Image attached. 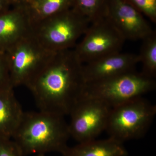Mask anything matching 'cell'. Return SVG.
Here are the masks:
<instances>
[{"label": "cell", "instance_id": "cell-1", "mask_svg": "<svg viewBox=\"0 0 156 156\" xmlns=\"http://www.w3.org/2000/svg\"><path fill=\"white\" fill-rule=\"evenodd\" d=\"M83 66L74 49L55 53L27 87L39 110L69 115L86 85Z\"/></svg>", "mask_w": 156, "mask_h": 156}, {"label": "cell", "instance_id": "cell-2", "mask_svg": "<svg viewBox=\"0 0 156 156\" xmlns=\"http://www.w3.org/2000/svg\"><path fill=\"white\" fill-rule=\"evenodd\" d=\"M70 137L64 117L41 111L24 112L12 139L22 156L62 153Z\"/></svg>", "mask_w": 156, "mask_h": 156}, {"label": "cell", "instance_id": "cell-3", "mask_svg": "<svg viewBox=\"0 0 156 156\" xmlns=\"http://www.w3.org/2000/svg\"><path fill=\"white\" fill-rule=\"evenodd\" d=\"M90 24L87 17L72 8L35 23L33 32L45 48L57 52L73 49Z\"/></svg>", "mask_w": 156, "mask_h": 156}, {"label": "cell", "instance_id": "cell-4", "mask_svg": "<svg viewBox=\"0 0 156 156\" xmlns=\"http://www.w3.org/2000/svg\"><path fill=\"white\" fill-rule=\"evenodd\" d=\"M56 52L45 48L32 31L5 53L13 88L28 87Z\"/></svg>", "mask_w": 156, "mask_h": 156}, {"label": "cell", "instance_id": "cell-5", "mask_svg": "<svg viewBox=\"0 0 156 156\" xmlns=\"http://www.w3.org/2000/svg\"><path fill=\"white\" fill-rule=\"evenodd\" d=\"M156 114V106L142 97L112 108L106 131L109 137L123 143L140 139L147 132Z\"/></svg>", "mask_w": 156, "mask_h": 156}, {"label": "cell", "instance_id": "cell-6", "mask_svg": "<svg viewBox=\"0 0 156 156\" xmlns=\"http://www.w3.org/2000/svg\"><path fill=\"white\" fill-rule=\"evenodd\" d=\"M156 87L155 79L146 77L134 71L105 80L86 84L80 98L101 101L112 108L142 97Z\"/></svg>", "mask_w": 156, "mask_h": 156}, {"label": "cell", "instance_id": "cell-7", "mask_svg": "<svg viewBox=\"0 0 156 156\" xmlns=\"http://www.w3.org/2000/svg\"><path fill=\"white\" fill-rule=\"evenodd\" d=\"M126 39L104 15L91 22L81 41L73 48L83 64L121 52Z\"/></svg>", "mask_w": 156, "mask_h": 156}, {"label": "cell", "instance_id": "cell-8", "mask_svg": "<svg viewBox=\"0 0 156 156\" xmlns=\"http://www.w3.org/2000/svg\"><path fill=\"white\" fill-rule=\"evenodd\" d=\"M111 108L101 101L79 98L69 115L70 136L79 143L96 139L106 130Z\"/></svg>", "mask_w": 156, "mask_h": 156}, {"label": "cell", "instance_id": "cell-9", "mask_svg": "<svg viewBox=\"0 0 156 156\" xmlns=\"http://www.w3.org/2000/svg\"><path fill=\"white\" fill-rule=\"evenodd\" d=\"M104 15L126 40H142L154 31L143 14L125 0H106Z\"/></svg>", "mask_w": 156, "mask_h": 156}, {"label": "cell", "instance_id": "cell-10", "mask_svg": "<svg viewBox=\"0 0 156 156\" xmlns=\"http://www.w3.org/2000/svg\"><path fill=\"white\" fill-rule=\"evenodd\" d=\"M139 62L137 54L120 52L83 64L86 84L100 82L135 71Z\"/></svg>", "mask_w": 156, "mask_h": 156}, {"label": "cell", "instance_id": "cell-11", "mask_svg": "<svg viewBox=\"0 0 156 156\" xmlns=\"http://www.w3.org/2000/svg\"><path fill=\"white\" fill-rule=\"evenodd\" d=\"M26 8H12L0 14V52L5 53L33 30Z\"/></svg>", "mask_w": 156, "mask_h": 156}, {"label": "cell", "instance_id": "cell-12", "mask_svg": "<svg viewBox=\"0 0 156 156\" xmlns=\"http://www.w3.org/2000/svg\"><path fill=\"white\" fill-rule=\"evenodd\" d=\"M24 112L13 88L0 90V138L12 139Z\"/></svg>", "mask_w": 156, "mask_h": 156}, {"label": "cell", "instance_id": "cell-13", "mask_svg": "<svg viewBox=\"0 0 156 156\" xmlns=\"http://www.w3.org/2000/svg\"><path fill=\"white\" fill-rule=\"evenodd\" d=\"M61 154L62 156H127L128 153L123 143L109 137L68 146Z\"/></svg>", "mask_w": 156, "mask_h": 156}, {"label": "cell", "instance_id": "cell-14", "mask_svg": "<svg viewBox=\"0 0 156 156\" xmlns=\"http://www.w3.org/2000/svg\"><path fill=\"white\" fill-rule=\"evenodd\" d=\"M73 5V0H30L26 9L34 25Z\"/></svg>", "mask_w": 156, "mask_h": 156}, {"label": "cell", "instance_id": "cell-15", "mask_svg": "<svg viewBox=\"0 0 156 156\" xmlns=\"http://www.w3.org/2000/svg\"><path fill=\"white\" fill-rule=\"evenodd\" d=\"M139 56V62L142 64L140 73L150 79L156 77V32H153L141 40Z\"/></svg>", "mask_w": 156, "mask_h": 156}, {"label": "cell", "instance_id": "cell-16", "mask_svg": "<svg viewBox=\"0 0 156 156\" xmlns=\"http://www.w3.org/2000/svg\"><path fill=\"white\" fill-rule=\"evenodd\" d=\"M106 0H73V8L87 17L90 23L103 17Z\"/></svg>", "mask_w": 156, "mask_h": 156}, {"label": "cell", "instance_id": "cell-17", "mask_svg": "<svg viewBox=\"0 0 156 156\" xmlns=\"http://www.w3.org/2000/svg\"><path fill=\"white\" fill-rule=\"evenodd\" d=\"M154 23H156V0H125Z\"/></svg>", "mask_w": 156, "mask_h": 156}, {"label": "cell", "instance_id": "cell-18", "mask_svg": "<svg viewBox=\"0 0 156 156\" xmlns=\"http://www.w3.org/2000/svg\"><path fill=\"white\" fill-rule=\"evenodd\" d=\"M12 88L5 53L0 52V90ZM14 89V88H13Z\"/></svg>", "mask_w": 156, "mask_h": 156}, {"label": "cell", "instance_id": "cell-19", "mask_svg": "<svg viewBox=\"0 0 156 156\" xmlns=\"http://www.w3.org/2000/svg\"><path fill=\"white\" fill-rule=\"evenodd\" d=\"M0 156H22L14 140L0 138Z\"/></svg>", "mask_w": 156, "mask_h": 156}, {"label": "cell", "instance_id": "cell-20", "mask_svg": "<svg viewBox=\"0 0 156 156\" xmlns=\"http://www.w3.org/2000/svg\"><path fill=\"white\" fill-rule=\"evenodd\" d=\"M12 8H27L30 0H8Z\"/></svg>", "mask_w": 156, "mask_h": 156}, {"label": "cell", "instance_id": "cell-21", "mask_svg": "<svg viewBox=\"0 0 156 156\" xmlns=\"http://www.w3.org/2000/svg\"><path fill=\"white\" fill-rule=\"evenodd\" d=\"M11 7L8 0H0V14L8 11Z\"/></svg>", "mask_w": 156, "mask_h": 156}, {"label": "cell", "instance_id": "cell-22", "mask_svg": "<svg viewBox=\"0 0 156 156\" xmlns=\"http://www.w3.org/2000/svg\"><path fill=\"white\" fill-rule=\"evenodd\" d=\"M45 154H40L35 155L34 156H45Z\"/></svg>", "mask_w": 156, "mask_h": 156}]
</instances>
